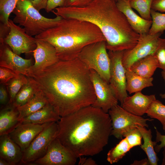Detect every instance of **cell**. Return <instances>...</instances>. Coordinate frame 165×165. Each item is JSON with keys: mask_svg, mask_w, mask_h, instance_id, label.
<instances>
[{"mask_svg": "<svg viewBox=\"0 0 165 165\" xmlns=\"http://www.w3.org/2000/svg\"><path fill=\"white\" fill-rule=\"evenodd\" d=\"M61 117L92 105L96 96L90 70L78 58L59 60L31 75Z\"/></svg>", "mask_w": 165, "mask_h": 165, "instance_id": "1", "label": "cell"}, {"mask_svg": "<svg viewBox=\"0 0 165 165\" xmlns=\"http://www.w3.org/2000/svg\"><path fill=\"white\" fill-rule=\"evenodd\" d=\"M57 123V138L77 158L101 152L112 129L109 114L92 105L61 117Z\"/></svg>", "mask_w": 165, "mask_h": 165, "instance_id": "2", "label": "cell"}, {"mask_svg": "<svg viewBox=\"0 0 165 165\" xmlns=\"http://www.w3.org/2000/svg\"><path fill=\"white\" fill-rule=\"evenodd\" d=\"M116 1L94 0L83 7H57L52 12L64 19H75L94 24L105 37L107 50L123 51L134 44L138 34L133 30L125 15L119 9Z\"/></svg>", "mask_w": 165, "mask_h": 165, "instance_id": "3", "label": "cell"}, {"mask_svg": "<svg viewBox=\"0 0 165 165\" xmlns=\"http://www.w3.org/2000/svg\"><path fill=\"white\" fill-rule=\"evenodd\" d=\"M36 38L47 41L55 48L60 60L78 58L86 46L105 41L99 28L94 24L75 19H64L55 26L35 36Z\"/></svg>", "mask_w": 165, "mask_h": 165, "instance_id": "4", "label": "cell"}, {"mask_svg": "<svg viewBox=\"0 0 165 165\" xmlns=\"http://www.w3.org/2000/svg\"><path fill=\"white\" fill-rule=\"evenodd\" d=\"M15 15L13 21L24 27L26 33L31 36L38 35L56 26L62 17L53 18L42 15L29 0H19L13 12Z\"/></svg>", "mask_w": 165, "mask_h": 165, "instance_id": "5", "label": "cell"}, {"mask_svg": "<svg viewBox=\"0 0 165 165\" xmlns=\"http://www.w3.org/2000/svg\"><path fill=\"white\" fill-rule=\"evenodd\" d=\"M107 50L105 41L96 42L85 47L78 58L88 68L94 70L109 83L110 60Z\"/></svg>", "mask_w": 165, "mask_h": 165, "instance_id": "6", "label": "cell"}, {"mask_svg": "<svg viewBox=\"0 0 165 165\" xmlns=\"http://www.w3.org/2000/svg\"><path fill=\"white\" fill-rule=\"evenodd\" d=\"M58 131L57 122L47 123L42 130L23 152L21 163L23 164L32 163L43 156L51 142L57 138Z\"/></svg>", "mask_w": 165, "mask_h": 165, "instance_id": "7", "label": "cell"}, {"mask_svg": "<svg viewBox=\"0 0 165 165\" xmlns=\"http://www.w3.org/2000/svg\"><path fill=\"white\" fill-rule=\"evenodd\" d=\"M108 112L112 122L111 135L118 139L122 138L126 131L137 125L148 127L147 122L153 120L132 114L118 105L112 108Z\"/></svg>", "mask_w": 165, "mask_h": 165, "instance_id": "8", "label": "cell"}, {"mask_svg": "<svg viewBox=\"0 0 165 165\" xmlns=\"http://www.w3.org/2000/svg\"><path fill=\"white\" fill-rule=\"evenodd\" d=\"M124 51L108 50V52L110 60L109 83L121 105L128 96L126 90V69L122 61Z\"/></svg>", "mask_w": 165, "mask_h": 165, "instance_id": "9", "label": "cell"}, {"mask_svg": "<svg viewBox=\"0 0 165 165\" xmlns=\"http://www.w3.org/2000/svg\"><path fill=\"white\" fill-rule=\"evenodd\" d=\"M162 34L139 35L138 42L132 49L124 50L123 64L126 69L130 68L135 62L149 55L153 54L158 45Z\"/></svg>", "mask_w": 165, "mask_h": 165, "instance_id": "10", "label": "cell"}, {"mask_svg": "<svg viewBox=\"0 0 165 165\" xmlns=\"http://www.w3.org/2000/svg\"><path fill=\"white\" fill-rule=\"evenodd\" d=\"M8 25L10 31L4 42L14 53L19 56L23 53H32L36 47V38L27 34L24 28L16 25L10 19L9 20Z\"/></svg>", "mask_w": 165, "mask_h": 165, "instance_id": "11", "label": "cell"}, {"mask_svg": "<svg viewBox=\"0 0 165 165\" xmlns=\"http://www.w3.org/2000/svg\"><path fill=\"white\" fill-rule=\"evenodd\" d=\"M36 47L33 51L35 62L28 70V76L38 74L60 60L54 47L49 42L36 38Z\"/></svg>", "mask_w": 165, "mask_h": 165, "instance_id": "12", "label": "cell"}, {"mask_svg": "<svg viewBox=\"0 0 165 165\" xmlns=\"http://www.w3.org/2000/svg\"><path fill=\"white\" fill-rule=\"evenodd\" d=\"M90 76L96 99L92 106L101 109L107 113L118 105V100L109 83L104 80L94 70L90 69Z\"/></svg>", "mask_w": 165, "mask_h": 165, "instance_id": "13", "label": "cell"}, {"mask_svg": "<svg viewBox=\"0 0 165 165\" xmlns=\"http://www.w3.org/2000/svg\"><path fill=\"white\" fill-rule=\"evenodd\" d=\"M77 158L56 138L49 145L46 154L33 162L40 165H74Z\"/></svg>", "mask_w": 165, "mask_h": 165, "instance_id": "14", "label": "cell"}, {"mask_svg": "<svg viewBox=\"0 0 165 165\" xmlns=\"http://www.w3.org/2000/svg\"><path fill=\"white\" fill-rule=\"evenodd\" d=\"M32 59H25L14 53L4 42L0 43V66L28 77V70L32 65Z\"/></svg>", "mask_w": 165, "mask_h": 165, "instance_id": "15", "label": "cell"}, {"mask_svg": "<svg viewBox=\"0 0 165 165\" xmlns=\"http://www.w3.org/2000/svg\"><path fill=\"white\" fill-rule=\"evenodd\" d=\"M46 123L40 124L22 122L9 135L23 152L42 130Z\"/></svg>", "mask_w": 165, "mask_h": 165, "instance_id": "16", "label": "cell"}, {"mask_svg": "<svg viewBox=\"0 0 165 165\" xmlns=\"http://www.w3.org/2000/svg\"><path fill=\"white\" fill-rule=\"evenodd\" d=\"M156 99L154 94L145 95L139 92L131 96L127 97L121 106L129 113L141 116L146 113L152 102Z\"/></svg>", "mask_w": 165, "mask_h": 165, "instance_id": "17", "label": "cell"}, {"mask_svg": "<svg viewBox=\"0 0 165 165\" xmlns=\"http://www.w3.org/2000/svg\"><path fill=\"white\" fill-rule=\"evenodd\" d=\"M130 2L116 0V5L119 9L125 15L133 30L139 35L148 33L152 20H145L138 15L132 9Z\"/></svg>", "mask_w": 165, "mask_h": 165, "instance_id": "18", "label": "cell"}, {"mask_svg": "<svg viewBox=\"0 0 165 165\" xmlns=\"http://www.w3.org/2000/svg\"><path fill=\"white\" fill-rule=\"evenodd\" d=\"M23 152L19 146L8 134L0 137V158L6 160L10 165L21 163Z\"/></svg>", "mask_w": 165, "mask_h": 165, "instance_id": "19", "label": "cell"}, {"mask_svg": "<svg viewBox=\"0 0 165 165\" xmlns=\"http://www.w3.org/2000/svg\"><path fill=\"white\" fill-rule=\"evenodd\" d=\"M19 112L13 104H8L0 112V136L8 134L22 122Z\"/></svg>", "mask_w": 165, "mask_h": 165, "instance_id": "20", "label": "cell"}, {"mask_svg": "<svg viewBox=\"0 0 165 165\" xmlns=\"http://www.w3.org/2000/svg\"><path fill=\"white\" fill-rule=\"evenodd\" d=\"M61 117L48 102L41 109L23 119L21 122L41 124L57 122Z\"/></svg>", "mask_w": 165, "mask_h": 165, "instance_id": "21", "label": "cell"}, {"mask_svg": "<svg viewBox=\"0 0 165 165\" xmlns=\"http://www.w3.org/2000/svg\"><path fill=\"white\" fill-rule=\"evenodd\" d=\"M158 68L156 58L153 54H151L135 62L130 68L141 76L150 78Z\"/></svg>", "mask_w": 165, "mask_h": 165, "instance_id": "22", "label": "cell"}, {"mask_svg": "<svg viewBox=\"0 0 165 165\" xmlns=\"http://www.w3.org/2000/svg\"><path fill=\"white\" fill-rule=\"evenodd\" d=\"M126 90L129 94L141 92L144 88L153 86V78L141 76L130 68L126 69Z\"/></svg>", "mask_w": 165, "mask_h": 165, "instance_id": "23", "label": "cell"}, {"mask_svg": "<svg viewBox=\"0 0 165 165\" xmlns=\"http://www.w3.org/2000/svg\"><path fill=\"white\" fill-rule=\"evenodd\" d=\"M48 102L46 96L41 90L25 104L17 107L19 112V120L21 121L25 117L42 108Z\"/></svg>", "mask_w": 165, "mask_h": 165, "instance_id": "24", "label": "cell"}, {"mask_svg": "<svg viewBox=\"0 0 165 165\" xmlns=\"http://www.w3.org/2000/svg\"><path fill=\"white\" fill-rule=\"evenodd\" d=\"M136 127L140 130L144 141L143 144L140 145V147L146 154L150 165H157L159 160L154 148L157 142L152 141L151 129L148 130L146 127L139 125H137Z\"/></svg>", "mask_w": 165, "mask_h": 165, "instance_id": "25", "label": "cell"}, {"mask_svg": "<svg viewBox=\"0 0 165 165\" xmlns=\"http://www.w3.org/2000/svg\"><path fill=\"white\" fill-rule=\"evenodd\" d=\"M28 82L21 89L16 96L13 103L16 107L22 106L31 100L41 90L35 80L32 77H28Z\"/></svg>", "mask_w": 165, "mask_h": 165, "instance_id": "26", "label": "cell"}, {"mask_svg": "<svg viewBox=\"0 0 165 165\" xmlns=\"http://www.w3.org/2000/svg\"><path fill=\"white\" fill-rule=\"evenodd\" d=\"M131 148L125 138L108 151L107 154V160L111 164L117 163Z\"/></svg>", "mask_w": 165, "mask_h": 165, "instance_id": "27", "label": "cell"}, {"mask_svg": "<svg viewBox=\"0 0 165 165\" xmlns=\"http://www.w3.org/2000/svg\"><path fill=\"white\" fill-rule=\"evenodd\" d=\"M28 82L27 76L24 75L20 74L4 84L7 86V90L9 94V104H13L17 94Z\"/></svg>", "mask_w": 165, "mask_h": 165, "instance_id": "28", "label": "cell"}, {"mask_svg": "<svg viewBox=\"0 0 165 165\" xmlns=\"http://www.w3.org/2000/svg\"><path fill=\"white\" fill-rule=\"evenodd\" d=\"M146 113L152 119H156L160 121L165 132V105L156 99L151 104Z\"/></svg>", "mask_w": 165, "mask_h": 165, "instance_id": "29", "label": "cell"}, {"mask_svg": "<svg viewBox=\"0 0 165 165\" xmlns=\"http://www.w3.org/2000/svg\"><path fill=\"white\" fill-rule=\"evenodd\" d=\"M153 0H131L130 4L132 8L136 10L143 18L152 20L151 7Z\"/></svg>", "mask_w": 165, "mask_h": 165, "instance_id": "30", "label": "cell"}, {"mask_svg": "<svg viewBox=\"0 0 165 165\" xmlns=\"http://www.w3.org/2000/svg\"><path fill=\"white\" fill-rule=\"evenodd\" d=\"M152 24L148 34L153 35L163 34L165 31V13H160L152 9L151 10Z\"/></svg>", "mask_w": 165, "mask_h": 165, "instance_id": "31", "label": "cell"}, {"mask_svg": "<svg viewBox=\"0 0 165 165\" xmlns=\"http://www.w3.org/2000/svg\"><path fill=\"white\" fill-rule=\"evenodd\" d=\"M19 0H0V22L9 25L10 14L12 13Z\"/></svg>", "mask_w": 165, "mask_h": 165, "instance_id": "32", "label": "cell"}, {"mask_svg": "<svg viewBox=\"0 0 165 165\" xmlns=\"http://www.w3.org/2000/svg\"><path fill=\"white\" fill-rule=\"evenodd\" d=\"M123 137L126 138L132 148L137 146H140L142 144V136L136 126L131 127L126 131Z\"/></svg>", "mask_w": 165, "mask_h": 165, "instance_id": "33", "label": "cell"}, {"mask_svg": "<svg viewBox=\"0 0 165 165\" xmlns=\"http://www.w3.org/2000/svg\"><path fill=\"white\" fill-rule=\"evenodd\" d=\"M153 54L157 59L158 68L165 71V38H160L158 46Z\"/></svg>", "mask_w": 165, "mask_h": 165, "instance_id": "34", "label": "cell"}, {"mask_svg": "<svg viewBox=\"0 0 165 165\" xmlns=\"http://www.w3.org/2000/svg\"><path fill=\"white\" fill-rule=\"evenodd\" d=\"M19 74L9 68L0 66V83L5 84Z\"/></svg>", "mask_w": 165, "mask_h": 165, "instance_id": "35", "label": "cell"}, {"mask_svg": "<svg viewBox=\"0 0 165 165\" xmlns=\"http://www.w3.org/2000/svg\"><path fill=\"white\" fill-rule=\"evenodd\" d=\"M65 0H48L45 9L48 13L57 7L65 6Z\"/></svg>", "mask_w": 165, "mask_h": 165, "instance_id": "36", "label": "cell"}, {"mask_svg": "<svg viewBox=\"0 0 165 165\" xmlns=\"http://www.w3.org/2000/svg\"><path fill=\"white\" fill-rule=\"evenodd\" d=\"M94 0H65V6L75 7H83L89 4Z\"/></svg>", "mask_w": 165, "mask_h": 165, "instance_id": "37", "label": "cell"}, {"mask_svg": "<svg viewBox=\"0 0 165 165\" xmlns=\"http://www.w3.org/2000/svg\"><path fill=\"white\" fill-rule=\"evenodd\" d=\"M156 131V141L160 142L159 145H156L154 148L155 151L156 152H159L161 149L165 146V135L162 134L155 127Z\"/></svg>", "mask_w": 165, "mask_h": 165, "instance_id": "38", "label": "cell"}, {"mask_svg": "<svg viewBox=\"0 0 165 165\" xmlns=\"http://www.w3.org/2000/svg\"><path fill=\"white\" fill-rule=\"evenodd\" d=\"M151 9L156 11L165 13V0H153Z\"/></svg>", "mask_w": 165, "mask_h": 165, "instance_id": "39", "label": "cell"}, {"mask_svg": "<svg viewBox=\"0 0 165 165\" xmlns=\"http://www.w3.org/2000/svg\"><path fill=\"white\" fill-rule=\"evenodd\" d=\"M10 31L9 25L0 22V43L4 42V39L8 36Z\"/></svg>", "mask_w": 165, "mask_h": 165, "instance_id": "40", "label": "cell"}, {"mask_svg": "<svg viewBox=\"0 0 165 165\" xmlns=\"http://www.w3.org/2000/svg\"><path fill=\"white\" fill-rule=\"evenodd\" d=\"M33 6L38 11L45 9L48 0H29Z\"/></svg>", "mask_w": 165, "mask_h": 165, "instance_id": "41", "label": "cell"}, {"mask_svg": "<svg viewBox=\"0 0 165 165\" xmlns=\"http://www.w3.org/2000/svg\"><path fill=\"white\" fill-rule=\"evenodd\" d=\"M8 91L5 87L1 86L0 87V103L1 105L7 104L8 101Z\"/></svg>", "mask_w": 165, "mask_h": 165, "instance_id": "42", "label": "cell"}, {"mask_svg": "<svg viewBox=\"0 0 165 165\" xmlns=\"http://www.w3.org/2000/svg\"><path fill=\"white\" fill-rule=\"evenodd\" d=\"M79 165H97L96 162L91 158H84L83 157H79Z\"/></svg>", "mask_w": 165, "mask_h": 165, "instance_id": "43", "label": "cell"}, {"mask_svg": "<svg viewBox=\"0 0 165 165\" xmlns=\"http://www.w3.org/2000/svg\"><path fill=\"white\" fill-rule=\"evenodd\" d=\"M131 165H150L148 158H145L140 160H135L131 164Z\"/></svg>", "mask_w": 165, "mask_h": 165, "instance_id": "44", "label": "cell"}, {"mask_svg": "<svg viewBox=\"0 0 165 165\" xmlns=\"http://www.w3.org/2000/svg\"><path fill=\"white\" fill-rule=\"evenodd\" d=\"M161 74L164 80L165 83V71L163 70L161 72ZM160 95L162 98L165 99V92L163 94H160Z\"/></svg>", "mask_w": 165, "mask_h": 165, "instance_id": "45", "label": "cell"}, {"mask_svg": "<svg viewBox=\"0 0 165 165\" xmlns=\"http://www.w3.org/2000/svg\"><path fill=\"white\" fill-rule=\"evenodd\" d=\"M0 165H10L9 163L6 160L0 158Z\"/></svg>", "mask_w": 165, "mask_h": 165, "instance_id": "46", "label": "cell"}, {"mask_svg": "<svg viewBox=\"0 0 165 165\" xmlns=\"http://www.w3.org/2000/svg\"><path fill=\"white\" fill-rule=\"evenodd\" d=\"M163 148L162 152L163 155V159L161 165H165V146Z\"/></svg>", "mask_w": 165, "mask_h": 165, "instance_id": "47", "label": "cell"}, {"mask_svg": "<svg viewBox=\"0 0 165 165\" xmlns=\"http://www.w3.org/2000/svg\"><path fill=\"white\" fill-rule=\"evenodd\" d=\"M123 0L126 1H127L130 2L131 0Z\"/></svg>", "mask_w": 165, "mask_h": 165, "instance_id": "48", "label": "cell"}]
</instances>
